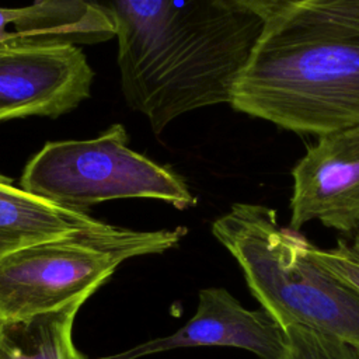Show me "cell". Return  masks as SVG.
I'll return each instance as SVG.
<instances>
[{
  "mask_svg": "<svg viewBox=\"0 0 359 359\" xmlns=\"http://www.w3.org/2000/svg\"><path fill=\"white\" fill-rule=\"evenodd\" d=\"M94 72L70 43L0 45V122L57 118L90 97Z\"/></svg>",
  "mask_w": 359,
  "mask_h": 359,
  "instance_id": "8992f818",
  "label": "cell"
},
{
  "mask_svg": "<svg viewBox=\"0 0 359 359\" xmlns=\"http://www.w3.org/2000/svg\"><path fill=\"white\" fill-rule=\"evenodd\" d=\"M285 330L289 352L282 359H359L355 346L323 331L299 324H289Z\"/></svg>",
  "mask_w": 359,
  "mask_h": 359,
  "instance_id": "8fae6325",
  "label": "cell"
},
{
  "mask_svg": "<svg viewBox=\"0 0 359 359\" xmlns=\"http://www.w3.org/2000/svg\"><path fill=\"white\" fill-rule=\"evenodd\" d=\"M196 346L238 348L259 359H282L289 352V339L285 327L264 307L250 310L226 289L208 287L199 292L195 314L171 335L100 359H137Z\"/></svg>",
  "mask_w": 359,
  "mask_h": 359,
  "instance_id": "ba28073f",
  "label": "cell"
},
{
  "mask_svg": "<svg viewBox=\"0 0 359 359\" xmlns=\"http://www.w3.org/2000/svg\"><path fill=\"white\" fill-rule=\"evenodd\" d=\"M229 104L299 135L359 125V0H300L265 20Z\"/></svg>",
  "mask_w": 359,
  "mask_h": 359,
  "instance_id": "7a4b0ae2",
  "label": "cell"
},
{
  "mask_svg": "<svg viewBox=\"0 0 359 359\" xmlns=\"http://www.w3.org/2000/svg\"><path fill=\"white\" fill-rule=\"evenodd\" d=\"M289 227L359 231V125L318 136L292 170Z\"/></svg>",
  "mask_w": 359,
  "mask_h": 359,
  "instance_id": "52a82bcc",
  "label": "cell"
},
{
  "mask_svg": "<svg viewBox=\"0 0 359 359\" xmlns=\"http://www.w3.org/2000/svg\"><path fill=\"white\" fill-rule=\"evenodd\" d=\"M86 299L25 318L0 320V359H90L73 341V325Z\"/></svg>",
  "mask_w": 359,
  "mask_h": 359,
  "instance_id": "30bf717a",
  "label": "cell"
},
{
  "mask_svg": "<svg viewBox=\"0 0 359 359\" xmlns=\"http://www.w3.org/2000/svg\"><path fill=\"white\" fill-rule=\"evenodd\" d=\"M240 265L251 294L283 327L306 325L359 351V290L307 255V238L278 223L272 208L238 202L212 224Z\"/></svg>",
  "mask_w": 359,
  "mask_h": 359,
  "instance_id": "3957f363",
  "label": "cell"
},
{
  "mask_svg": "<svg viewBox=\"0 0 359 359\" xmlns=\"http://www.w3.org/2000/svg\"><path fill=\"white\" fill-rule=\"evenodd\" d=\"M241 7L261 17L262 20H268L273 14L282 11L283 8L294 4L300 0H234Z\"/></svg>",
  "mask_w": 359,
  "mask_h": 359,
  "instance_id": "4fadbf2b",
  "label": "cell"
},
{
  "mask_svg": "<svg viewBox=\"0 0 359 359\" xmlns=\"http://www.w3.org/2000/svg\"><path fill=\"white\" fill-rule=\"evenodd\" d=\"M128 142L121 123L93 139L48 142L24 167L20 187L77 210L128 198L158 199L180 210L196 205L180 174L132 150Z\"/></svg>",
  "mask_w": 359,
  "mask_h": 359,
  "instance_id": "5b68a950",
  "label": "cell"
},
{
  "mask_svg": "<svg viewBox=\"0 0 359 359\" xmlns=\"http://www.w3.org/2000/svg\"><path fill=\"white\" fill-rule=\"evenodd\" d=\"M309 258L331 276L359 290V231L352 241L339 240L331 248L306 243Z\"/></svg>",
  "mask_w": 359,
  "mask_h": 359,
  "instance_id": "7c38bea8",
  "label": "cell"
},
{
  "mask_svg": "<svg viewBox=\"0 0 359 359\" xmlns=\"http://www.w3.org/2000/svg\"><path fill=\"white\" fill-rule=\"evenodd\" d=\"M102 224L84 210L43 199L0 175V261L21 248Z\"/></svg>",
  "mask_w": 359,
  "mask_h": 359,
  "instance_id": "9c48e42d",
  "label": "cell"
},
{
  "mask_svg": "<svg viewBox=\"0 0 359 359\" xmlns=\"http://www.w3.org/2000/svg\"><path fill=\"white\" fill-rule=\"evenodd\" d=\"M114 24L121 88L160 135L181 115L229 104L265 20L234 0H50Z\"/></svg>",
  "mask_w": 359,
  "mask_h": 359,
  "instance_id": "6da1fadb",
  "label": "cell"
},
{
  "mask_svg": "<svg viewBox=\"0 0 359 359\" xmlns=\"http://www.w3.org/2000/svg\"><path fill=\"white\" fill-rule=\"evenodd\" d=\"M187 227L132 230L104 223L21 248L0 261V320L88 299L126 259L174 248Z\"/></svg>",
  "mask_w": 359,
  "mask_h": 359,
  "instance_id": "277c9868",
  "label": "cell"
}]
</instances>
